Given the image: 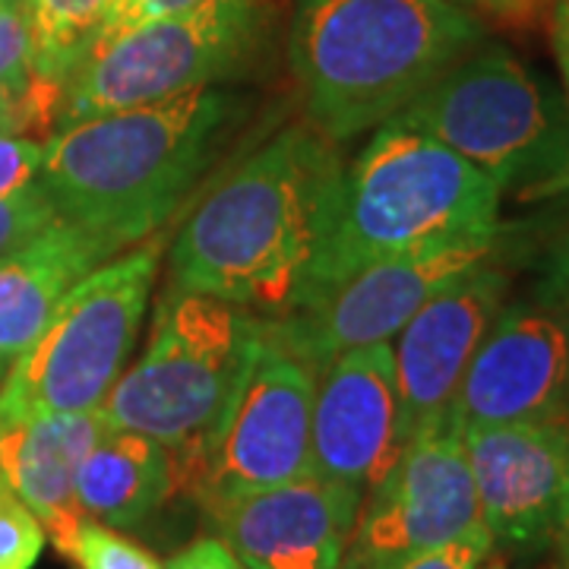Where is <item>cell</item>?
<instances>
[{
  "instance_id": "obj_36",
  "label": "cell",
  "mask_w": 569,
  "mask_h": 569,
  "mask_svg": "<svg viewBox=\"0 0 569 569\" xmlns=\"http://www.w3.org/2000/svg\"><path fill=\"white\" fill-rule=\"evenodd\" d=\"M462 3H475V0H462Z\"/></svg>"
},
{
  "instance_id": "obj_11",
  "label": "cell",
  "mask_w": 569,
  "mask_h": 569,
  "mask_svg": "<svg viewBox=\"0 0 569 569\" xmlns=\"http://www.w3.org/2000/svg\"><path fill=\"white\" fill-rule=\"evenodd\" d=\"M481 526L462 425L443 421L415 433L387 475L367 490L342 569H399Z\"/></svg>"
},
{
  "instance_id": "obj_32",
  "label": "cell",
  "mask_w": 569,
  "mask_h": 569,
  "mask_svg": "<svg viewBox=\"0 0 569 569\" xmlns=\"http://www.w3.org/2000/svg\"><path fill=\"white\" fill-rule=\"evenodd\" d=\"M550 550H553L550 569H569V485L567 493H563V507H560V519H557V531H553Z\"/></svg>"
},
{
  "instance_id": "obj_25",
  "label": "cell",
  "mask_w": 569,
  "mask_h": 569,
  "mask_svg": "<svg viewBox=\"0 0 569 569\" xmlns=\"http://www.w3.org/2000/svg\"><path fill=\"white\" fill-rule=\"evenodd\" d=\"M203 0H114V7L108 10L99 36L92 41V48H99L104 41L118 39L123 32L137 29V26H146L152 20H162V17H171V13H181L187 7H197ZM89 48V51H92Z\"/></svg>"
},
{
  "instance_id": "obj_10",
  "label": "cell",
  "mask_w": 569,
  "mask_h": 569,
  "mask_svg": "<svg viewBox=\"0 0 569 569\" xmlns=\"http://www.w3.org/2000/svg\"><path fill=\"white\" fill-rule=\"evenodd\" d=\"M503 244L507 231L493 228L383 257L320 301L263 317L266 336L317 373L342 351L392 342L440 288L475 266L497 260Z\"/></svg>"
},
{
  "instance_id": "obj_35",
  "label": "cell",
  "mask_w": 569,
  "mask_h": 569,
  "mask_svg": "<svg viewBox=\"0 0 569 569\" xmlns=\"http://www.w3.org/2000/svg\"><path fill=\"white\" fill-rule=\"evenodd\" d=\"M0 3H20V0H0Z\"/></svg>"
},
{
  "instance_id": "obj_17",
  "label": "cell",
  "mask_w": 569,
  "mask_h": 569,
  "mask_svg": "<svg viewBox=\"0 0 569 569\" xmlns=\"http://www.w3.org/2000/svg\"><path fill=\"white\" fill-rule=\"evenodd\" d=\"M102 433L99 411L0 418V481L39 516L63 557L89 522L77 500V471Z\"/></svg>"
},
{
  "instance_id": "obj_20",
  "label": "cell",
  "mask_w": 569,
  "mask_h": 569,
  "mask_svg": "<svg viewBox=\"0 0 569 569\" xmlns=\"http://www.w3.org/2000/svg\"><path fill=\"white\" fill-rule=\"evenodd\" d=\"M114 0H22L29 36H32V70L44 92L61 99L63 82L89 54Z\"/></svg>"
},
{
  "instance_id": "obj_30",
  "label": "cell",
  "mask_w": 569,
  "mask_h": 569,
  "mask_svg": "<svg viewBox=\"0 0 569 569\" xmlns=\"http://www.w3.org/2000/svg\"><path fill=\"white\" fill-rule=\"evenodd\" d=\"M553 54L563 73L569 102V0H553Z\"/></svg>"
},
{
  "instance_id": "obj_9",
  "label": "cell",
  "mask_w": 569,
  "mask_h": 569,
  "mask_svg": "<svg viewBox=\"0 0 569 569\" xmlns=\"http://www.w3.org/2000/svg\"><path fill=\"white\" fill-rule=\"evenodd\" d=\"M317 373L260 336L219 418L174 449L178 490L206 516L310 475V411Z\"/></svg>"
},
{
  "instance_id": "obj_22",
  "label": "cell",
  "mask_w": 569,
  "mask_h": 569,
  "mask_svg": "<svg viewBox=\"0 0 569 569\" xmlns=\"http://www.w3.org/2000/svg\"><path fill=\"white\" fill-rule=\"evenodd\" d=\"M67 557L80 569H164L152 550L92 519L82 522Z\"/></svg>"
},
{
  "instance_id": "obj_19",
  "label": "cell",
  "mask_w": 569,
  "mask_h": 569,
  "mask_svg": "<svg viewBox=\"0 0 569 569\" xmlns=\"http://www.w3.org/2000/svg\"><path fill=\"white\" fill-rule=\"evenodd\" d=\"M174 490V449L133 430L104 427L77 471V500L86 519L118 531L146 526Z\"/></svg>"
},
{
  "instance_id": "obj_24",
  "label": "cell",
  "mask_w": 569,
  "mask_h": 569,
  "mask_svg": "<svg viewBox=\"0 0 569 569\" xmlns=\"http://www.w3.org/2000/svg\"><path fill=\"white\" fill-rule=\"evenodd\" d=\"M54 219H58V212L44 197L39 181L22 187L10 197H0V257L32 241Z\"/></svg>"
},
{
  "instance_id": "obj_34",
  "label": "cell",
  "mask_w": 569,
  "mask_h": 569,
  "mask_svg": "<svg viewBox=\"0 0 569 569\" xmlns=\"http://www.w3.org/2000/svg\"><path fill=\"white\" fill-rule=\"evenodd\" d=\"M478 569H509V560L500 553V550H490L488 557L478 563Z\"/></svg>"
},
{
  "instance_id": "obj_4",
  "label": "cell",
  "mask_w": 569,
  "mask_h": 569,
  "mask_svg": "<svg viewBox=\"0 0 569 569\" xmlns=\"http://www.w3.org/2000/svg\"><path fill=\"white\" fill-rule=\"evenodd\" d=\"M500 193L449 146L399 114L389 118L329 187L320 238L291 310L320 301L383 257L500 228Z\"/></svg>"
},
{
  "instance_id": "obj_33",
  "label": "cell",
  "mask_w": 569,
  "mask_h": 569,
  "mask_svg": "<svg viewBox=\"0 0 569 569\" xmlns=\"http://www.w3.org/2000/svg\"><path fill=\"white\" fill-rule=\"evenodd\" d=\"M485 3L500 17H522V13H529L535 0H485Z\"/></svg>"
},
{
  "instance_id": "obj_16",
  "label": "cell",
  "mask_w": 569,
  "mask_h": 569,
  "mask_svg": "<svg viewBox=\"0 0 569 569\" xmlns=\"http://www.w3.org/2000/svg\"><path fill=\"white\" fill-rule=\"evenodd\" d=\"M365 493L305 475L206 516L247 569H342Z\"/></svg>"
},
{
  "instance_id": "obj_21",
  "label": "cell",
  "mask_w": 569,
  "mask_h": 569,
  "mask_svg": "<svg viewBox=\"0 0 569 569\" xmlns=\"http://www.w3.org/2000/svg\"><path fill=\"white\" fill-rule=\"evenodd\" d=\"M0 92L22 102L36 121H54L58 96L44 92L32 70V36L20 3H0Z\"/></svg>"
},
{
  "instance_id": "obj_31",
  "label": "cell",
  "mask_w": 569,
  "mask_h": 569,
  "mask_svg": "<svg viewBox=\"0 0 569 569\" xmlns=\"http://www.w3.org/2000/svg\"><path fill=\"white\" fill-rule=\"evenodd\" d=\"M32 123H36V114H32L26 104L0 92V137H7V133H22V130H29Z\"/></svg>"
},
{
  "instance_id": "obj_7",
  "label": "cell",
  "mask_w": 569,
  "mask_h": 569,
  "mask_svg": "<svg viewBox=\"0 0 569 569\" xmlns=\"http://www.w3.org/2000/svg\"><path fill=\"white\" fill-rule=\"evenodd\" d=\"M146 238L82 276L0 383V418L99 411L127 370L162 266Z\"/></svg>"
},
{
  "instance_id": "obj_18",
  "label": "cell",
  "mask_w": 569,
  "mask_h": 569,
  "mask_svg": "<svg viewBox=\"0 0 569 569\" xmlns=\"http://www.w3.org/2000/svg\"><path fill=\"white\" fill-rule=\"evenodd\" d=\"M123 247L54 219L32 241L0 257V377L41 332L61 298Z\"/></svg>"
},
{
  "instance_id": "obj_23",
  "label": "cell",
  "mask_w": 569,
  "mask_h": 569,
  "mask_svg": "<svg viewBox=\"0 0 569 569\" xmlns=\"http://www.w3.org/2000/svg\"><path fill=\"white\" fill-rule=\"evenodd\" d=\"M44 541L48 531L39 516L0 481V569H32Z\"/></svg>"
},
{
  "instance_id": "obj_27",
  "label": "cell",
  "mask_w": 569,
  "mask_h": 569,
  "mask_svg": "<svg viewBox=\"0 0 569 569\" xmlns=\"http://www.w3.org/2000/svg\"><path fill=\"white\" fill-rule=\"evenodd\" d=\"M490 550H493V545H490L488 529L478 526L475 531L462 535L459 541H452L440 550H430V553L399 569H478V563L488 557Z\"/></svg>"
},
{
  "instance_id": "obj_13",
  "label": "cell",
  "mask_w": 569,
  "mask_h": 569,
  "mask_svg": "<svg viewBox=\"0 0 569 569\" xmlns=\"http://www.w3.org/2000/svg\"><path fill=\"white\" fill-rule=\"evenodd\" d=\"M452 415L462 427L569 421V310L507 301L468 365Z\"/></svg>"
},
{
  "instance_id": "obj_8",
  "label": "cell",
  "mask_w": 569,
  "mask_h": 569,
  "mask_svg": "<svg viewBox=\"0 0 569 569\" xmlns=\"http://www.w3.org/2000/svg\"><path fill=\"white\" fill-rule=\"evenodd\" d=\"M260 336V313L168 284L142 355L99 408L104 427L187 447L219 418Z\"/></svg>"
},
{
  "instance_id": "obj_1",
  "label": "cell",
  "mask_w": 569,
  "mask_h": 569,
  "mask_svg": "<svg viewBox=\"0 0 569 569\" xmlns=\"http://www.w3.org/2000/svg\"><path fill=\"white\" fill-rule=\"evenodd\" d=\"M342 162L313 127L291 123L206 193L168 247L174 288L266 313L295 307Z\"/></svg>"
},
{
  "instance_id": "obj_15",
  "label": "cell",
  "mask_w": 569,
  "mask_h": 569,
  "mask_svg": "<svg viewBox=\"0 0 569 569\" xmlns=\"http://www.w3.org/2000/svg\"><path fill=\"white\" fill-rule=\"evenodd\" d=\"M406 449L392 348L342 351L317 370L310 411V475L367 493Z\"/></svg>"
},
{
  "instance_id": "obj_28",
  "label": "cell",
  "mask_w": 569,
  "mask_h": 569,
  "mask_svg": "<svg viewBox=\"0 0 569 569\" xmlns=\"http://www.w3.org/2000/svg\"><path fill=\"white\" fill-rule=\"evenodd\" d=\"M164 569H247L238 553L224 545L219 535H203L197 541H190L187 548L178 550Z\"/></svg>"
},
{
  "instance_id": "obj_2",
  "label": "cell",
  "mask_w": 569,
  "mask_h": 569,
  "mask_svg": "<svg viewBox=\"0 0 569 569\" xmlns=\"http://www.w3.org/2000/svg\"><path fill=\"white\" fill-rule=\"evenodd\" d=\"M244 111L241 92L212 86L73 123L44 142L39 187L58 219L127 250L178 212Z\"/></svg>"
},
{
  "instance_id": "obj_26",
  "label": "cell",
  "mask_w": 569,
  "mask_h": 569,
  "mask_svg": "<svg viewBox=\"0 0 569 569\" xmlns=\"http://www.w3.org/2000/svg\"><path fill=\"white\" fill-rule=\"evenodd\" d=\"M44 162V142L26 140L20 133L0 137V197H10L39 181Z\"/></svg>"
},
{
  "instance_id": "obj_29",
  "label": "cell",
  "mask_w": 569,
  "mask_h": 569,
  "mask_svg": "<svg viewBox=\"0 0 569 569\" xmlns=\"http://www.w3.org/2000/svg\"><path fill=\"white\" fill-rule=\"evenodd\" d=\"M535 298L569 310V231L550 247L541 263V279L535 284Z\"/></svg>"
},
{
  "instance_id": "obj_14",
  "label": "cell",
  "mask_w": 569,
  "mask_h": 569,
  "mask_svg": "<svg viewBox=\"0 0 569 569\" xmlns=\"http://www.w3.org/2000/svg\"><path fill=\"white\" fill-rule=\"evenodd\" d=\"M507 301L509 272L488 260L440 288L389 342L406 443L452 411L468 365Z\"/></svg>"
},
{
  "instance_id": "obj_12",
  "label": "cell",
  "mask_w": 569,
  "mask_h": 569,
  "mask_svg": "<svg viewBox=\"0 0 569 569\" xmlns=\"http://www.w3.org/2000/svg\"><path fill=\"white\" fill-rule=\"evenodd\" d=\"M481 526L507 560L548 553L569 485V421L462 427Z\"/></svg>"
},
{
  "instance_id": "obj_3",
  "label": "cell",
  "mask_w": 569,
  "mask_h": 569,
  "mask_svg": "<svg viewBox=\"0 0 569 569\" xmlns=\"http://www.w3.org/2000/svg\"><path fill=\"white\" fill-rule=\"evenodd\" d=\"M485 36L462 0H295L288 63L310 127L336 146L406 111Z\"/></svg>"
},
{
  "instance_id": "obj_6",
  "label": "cell",
  "mask_w": 569,
  "mask_h": 569,
  "mask_svg": "<svg viewBox=\"0 0 569 569\" xmlns=\"http://www.w3.org/2000/svg\"><path fill=\"white\" fill-rule=\"evenodd\" d=\"M500 190L569 187V102L507 44L481 41L399 111Z\"/></svg>"
},
{
  "instance_id": "obj_5",
  "label": "cell",
  "mask_w": 569,
  "mask_h": 569,
  "mask_svg": "<svg viewBox=\"0 0 569 569\" xmlns=\"http://www.w3.org/2000/svg\"><path fill=\"white\" fill-rule=\"evenodd\" d=\"M282 26V0H203L92 48L63 82L54 133L111 111L253 73Z\"/></svg>"
}]
</instances>
